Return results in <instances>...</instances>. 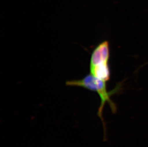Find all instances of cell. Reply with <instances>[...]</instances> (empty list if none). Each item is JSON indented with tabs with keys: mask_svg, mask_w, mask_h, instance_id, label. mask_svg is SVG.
<instances>
[{
	"mask_svg": "<svg viewBox=\"0 0 148 147\" xmlns=\"http://www.w3.org/2000/svg\"><path fill=\"white\" fill-rule=\"evenodd\" d=\"M122 83V82L119 83L113 89L108 91L106 82L95 78L89 73L82 79L67 81L65 83L67 86L81 87L92 91L95 92L98 94L101 101L97 115L102 121L105 139L106 138V125L103 117L104 107L106 104L108 103L110 108L112 112L116 113L117 111V107L116 104L112 101L111 97L121 91L123 86Z\"/></svg>",
	"mask_w": 148,
	"mask_h": 147,
	"instance_id": "obj_1",
	"label": "cell"
},
{
	"mask_svg": "<svg viewBox=\"0 0 148 147\" xmlns=\"http://www.w3.org/2000/svg\"><path fill=\"white\" fill-rule=\"evenodd\" d=\"M110 53L109 42L104 41L94 49L90 60V74L106 83L110 80L111 76Z\"/></svg>",
	"mask_w": 148,
	"mask_h": 147,
	"instance_id": "obj_2",
	"label": "cell"
}]
</instances>
